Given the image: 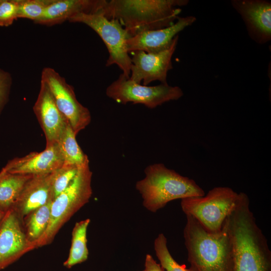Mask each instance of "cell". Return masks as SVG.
<instances>
[{
  "label": "cell",
  "mask_w": 271,
  "mask_h": 271,
  "mask_svg": "<svg viewBox=\"0 0 271 271\" xmlns=\"http://www.w3.org/2000/svg\"><path fill=\"white\" fill-rule=\"evenodd\" d=\"M226 222L232 246L233 271H271L267 239L256 222L245 193L240 192Z\"/></svg>",
  "instance_id": "cell-1"
},
{
  "label": "cell",
  "mask_w": 271,
  "mask_h": 271,
  "mask_svg": "<svg viewBox=\"0 0 271 271\" xmlns=\"http://www.w3.org/2000/svg\"><path fill=\"white\" fill-rule=\"evenodd\" d=\"M188 0L106 1L99 13L109 20H117L131 37L143 32L171 26Z\"/></svg>",
  "instance_id": "cell-2"
},
{
  "label": "cell",
  "mask_w": 271,
  "mask_h": 271,
  "mask_svg": "<svg viewBox=\"0 0 271 271\" xmlns=\"http://www.w3.org/2000/svg\"><path fill=\"white\" fill-rule=\"evenodd\" d=\"M186 216L183 235L192 271H233V252L226 219L221 230L207 231L193 217Z\"/></svg>",
  "instance_id": "cell-3"
},
{
  "label": "cell",
  "mask_w": 271,
  "mask_h": 271,
  "mask_svg": "<svg viewBox=\"0 0 271 271\" xmlns=\"http://www.w3.org/2000/svg\"><path fill=\"white\" fill-rule=\"evenodd\" d=\"M145 177L136 184L141 195L144 207L155 213L169 202L205 195V192L192 179L182 176L162 163H155L145 170Z\"/></svg>",
  "instance_id": "cell-4"
},
{
  "label": "cell",
  "mask_w": 271,
  "mask_h": 271,
  "mask_svg": "<svg viewBox=\"0 0 271 271\" xmlns=\"http://www.w3.org/2000/svg\"><path fill=\"white\" fill-rule=\"evenodd\" d=\"M92 176L89 162L79 167L70 185L54 199L49 225L36 248L50 244L63 225L89 202L92 194Z\"/></svg>",
  "instance_id": "cell-5"
},
{
  "label": "cell",
  "mask_w": 271,
  "mask_h": 271,
  "mask_svg": "<svg viewBox=\"0 0 271 271\" xmlns=\"http://www.w3.org/2000/svg\"><path fill=\"white\" fill-rule=\"evenodd\" d=\"M240 192L230 187H216L206 195L181 199V207L186 215H190L208 231L217 232L236 206Z\"/></svg>",
  "instance_id": "cell-6"
},
{
  "label": "cell",
  "mask_w": 271,
  "mask_h": 271,
  "mask_svg": "<svg viewBox=\"0 0 271 271\" xmlns=\"http://www.w3.org/2000/svg\"><path fill=\"white\" fill-rule=\"evenodd\" d=\"M68 21L84 24L93 30L108 50L109 56L106 66L116 64L125 76L130 77L131 61L126 42L130 36L117 20H109L99 13H81L72 17Z\"/></svg>",
  "instance_id": "cell-7"
},
{
  "label": "cell",
  "mask_w": 271,
  "mask_h": 271,
  "mask_svg": "<svg viewBox=\"0 0 271 271\" xmlns=\"http://www.w3.org/2000/svg\"><path fill=\"white\" fill-rule=\"evenodd\" d=\"M106 94L119 103L132 102L154 108L165 102L179 99L184 93L179 87L167 83L153 86L141 85L122 73L107 87Z\"/></svg>",
  "instance_id": "cell-8"
},
{
  "label": "cell",
  "mask_w": 271,
  "mask_h": 271,
  "mask_svg": "<svg viewBox=\"0 0 271 271\" xmlns=\"http://www.w3.org/2000/svg\"><path fill=\"white\" fill-rule=\"evenodd\" d=\"M41 80L47 85L57 107L77 136L90 123L89 110L78 101L72 86L54 69L44 67Z\"/></svg>",
  "instance_id": "cell-9"
},
{
  "label": "cell",
  "mask_w": 271,
  "mask_h": 271,
  "mask_svg": "<svg viewBox=\"0 0 271 271\" xmlns=\"http://www.w3.org/2000/svg\"><path fill=\"white\" fill-rule=\"evenodd\" d=\"M178 38V35L176 36L168 49L159 52H131L130 78L139 84L142 82L144 85H148L156 80L162 84L167 83V76L169 71L173 68L172 57L177 47Z\"/></svg>",
  "instance_id": "cell-10"
},
{
  "label": "cell",
  "mask_w": 271,
  "mask_h": 271,
  "mask_svg": "<svg viewBox=\"0 0 271 271\" xmlns=\"http://www.w3.org/2000/svg\"><path fill=\"white\" fill-rule=\"evenodd\" d=\"M33 249L22 220L13 208L8 210L0 221V270Z\"/></svg>",
  "instance_id": "cell-11"
},
{
  "label": "cell",
  "mask_w": 271,
  "mask_h": 271,
  "mask_svg": "<svg viewBox=\"0 0 271 271\" xmlns=\"http://www.w3.org/2000/svg\"><path fill=\"white\" fill-rule=\"evenodd\" d=\"M233 8L241 15L250 36L257 43L271 39V4L262 0H233Z\"/></svg>",
  "instance_id": "cell-12"
},
{
  "label": "cell",
  "mask_w": 271,
  "mask_h": 271,
  "mask_svg": "<svg viewBox=\"0 0 271 271\" xmlns=\"http://www.w3.org/2000/svg\"><path fill=\"white\" fill-rule=\"evenodd\" d=\"M33 111L45 134L46 147L57 143L69 122L57 107L47 85L42 80Z\"/></svg>",
  "instance_id": "cell-13"
},
{
  "label": "cell",
  "mask_w": 271,
  "mask_h": 271,
  "mask_svg": "<svg viewBox=\"0 0 271 271\" xmlns=\"http://www.w3.org/2000/svg\"><path fill=\"white\" fill-rule=\"evenodd\" d=\"M196 18L192 16L179 17L171 26L155 30L147 31L130 37L126 42L128 53L143 51L157 53L168 49L178 34L191 25Z\"/></svg>",
  "instance_id": "cell-14"
},
{
  "label": "cell",
  "mask_w": 271,
  "mask_h": 271,
  "mask_svg": "<svg viewBox=\"0 0 271 271\" xmlns=\"http://www.w3.org/2000/svg\"><path fill=\"white\" fill-rule=\"evenodd\" d=\"M64 163L57 143L46 147L41 152H32L10 160L3 169L10 173L41 175L53 173Z\"/></svg>",
  "instance_id": "cell-15"
},
{
  "label": "cell",
  "mask_w": 271,
  "mask_h": 271,
  "mask_svg": "<svg viewBox=\"0 0 271 271\" xmlns=\"http://www.w3.org/2000/svg\"><path fill=\"white\" fill-rule=\"evenodd\" d=\"M53 172L34 176L25 185L12 208L22 221L30 212L53 201Z\"/></svg>",
  "instance_id": "cell-16"
},
{
  "label": "cell",
  "mask_w": 271,
  "mask_h": 271,
  "mask_svg": "<svg viewBox=\"0 0 271 271\" xmlns=\"http://www.w3.org/2000/svg\"><path fill=\"white\" fill-rule=\"evenodd\" d=\"M105 0H54L36 24L53 26L61 24L79 14L99 13Z\"/></svg>",
  "instance_id": "cell-17"
},
{
  "label": "cell",
  "mask_w": 271,
  "mask_h": 271,
  "mask_svg": "<svg viewBox=\"0 0 271 271\" xmlns=\"http://www.w3.org/2000/svg\"><path fill=\"white\" fill-rule=\"evenodd\" d=\"M34 175L0 172V209L6 212L14 206L27 182Z\"/></svg>",
  "instance_id": "cell-18"
},
{
  "label": "cell",
  "mask_w": 271,
  "mask_h": 271,
  "mask_svg": "<svg viewBox=\"0 0 271 271\" xmlns=\"http://www.w3.org/2000/svg\"><path fill=\"white\" fill-rule=\"evenodd\" d=\"M52 201H50L30 212L22 220L26 237L34 249L36 248L37 242L45 233L49 225Z\"/></svg>",
  "instance_id": "cell-19"
},
{
  "label": "cell",
  "mask_w": 271,
  "mask_h": 271,
  "mask_svg": "<svg viewBox=\"0 0 271 271\" xmlns=\"http://www.w3.org/2000/svg\"><path fill=\"white\" fill-rule=\"evenodd\" d=\"M90 222V219L87 218L75 224L72 232L69 255L63 263V265L66 268H70L88 259L87 231Z\"/></svg>",
  "instance_id": "cell-20"
},
{
  "label": "cell",
  "mask_w": 271,
  "mask_h": 271,
  "mask_svg": "<svg viewBox=\"0 0 271 271\" xmlns=\"http://www.w3.org/2000/svg\"><path fill=\"white\" fill-rule=\"evenodd\" d=\"M76 135L69 123L67 124L58 139V145L64 163L80 167L89 162L76 140Z\"/></svg>",
  "instance_id": "cell-21"
},
{
  "label": "cell",
  "mask_w": 271,
  "mask_h": 271,
  "mask_svg": "<svg viewBox=\"0 0 271 271\" xmlns=\"http://www.w3.org/2000/svg\"><path fill=\"white\" fill-rule=\"evenodd\" d=\"M155 254L161 267L166 271H192L179 264L171 254L167 246V240L163 233H160L154 241Z\"/></svg>",
  "instance_id": "cell-22"
},
{
  "label": "cell",
  "mask_w": 271,
  "mask_h": 271,
  "mask_svg": "<svg viewBox=\"0 0 271 271\" xmlns=\"http://www.w3.org/2000/svg\"><path fill=\"white\" fill-rule=\"evenodd\" d=\"M79 167L74 165L63 163L53 172L52 187L54 199L70 185L76 175Z\"/></svg>",
  "instance_id": "cell-23"
},
{
  "label": "cell",
  "mask_w": 271,
  "mask_h": 271,
  "mask_svg": "<svg viewBox=\"0 0 271 271\" xmlns=\"http://www.w3.org/2000/svg\"><path fill=\"white\" fill-rule=\"evenodd\" d=\"M54 0H18L19 18L36 22L43 15L46 8Z\"/></svg>",
  "instance_id": "cell-24"
},
{
  "label": "cell",
  "mask_w": 271,
  "mask_h": 271,
  "mask_svg": "<svg viewBox=\"0 0 271 271\" xmlns=\"http://www.w3.org/2000/svg\"><path fill=\"white\" fill-rule=\"evenodd\" d=\"M18 0H0V26H10L18 19Z\"/></svg>",
  "instance_id": "cell-25"
},
{
  "label": "cell",
  "mask_w": 271,
  "mask_h": 271,
  "mask_svg": "<svg viewBox=\"0 0 271 271\" xmlns=\"http://www.w3.org/2000/svg\"><path fill=\"white\" fill-rule=\"evenodd\" d=\"M12 81L11 74L0 68V112L8 98Z\"/></svg>",
  "instance_id": "cell-26"
},
{
  "label": "cell",
  "mask_w": 271,
  "mask_h": 271,
  "mask_svg": "<svg viewBox=\"0 0 271 271\" xmlns=\"http://www.w3.org/2000/svg\"><path fill=\"white\" fill-rule=\"evenodd\" d=\"M144 270L145 271H164L161 265L158 264L149 254H147L146 256Z\"/></svg>",
  "instance_id": "cell-27"
},
{
  "label": "cell",
  "mask_w": 271,
  "mask_h": 271,
  "mask_svg": "<svg viewBox=\"0 0 271 271\" xmlns=\"http://www.w3.org/2000/svg\"><path fill=\"white\" fill-rule=\"evenodd\" d=\"M5 212L2 211V210L0 209V221L1 220V219H2V218L3 217V216H4L5 214Z\"/></svg>",
  "instance_id": "cell-28"
},
{
  "label": "cell",
  "mask_w": 271,
  "mask_h": 271,
  "mask_svg": "<svg viewBox=\"0 0 271 271\" xmlns=\"http://www.w3.org/2000/svg\"><path fill=\"white\" fill-rule=\"evenodd\" d=\"M143 271H145V270H143Z\"/></svg>",
  "instance_id": "cell-29"
},
{
  "label": "cell",
  "mask_w": 271,
  "mask_h": 271,
  "mask_svg": "<svg viewBox=\"0 0 271 271\" xmlns=\"http://www.w3.org/2000/svg\"><path fill=\"white\" fill-rule=\"evenodd\" d=\"M101 271H103V270H101Z\"/></svg>",
  "instance_id": "cell-30"
}]
</instances>
